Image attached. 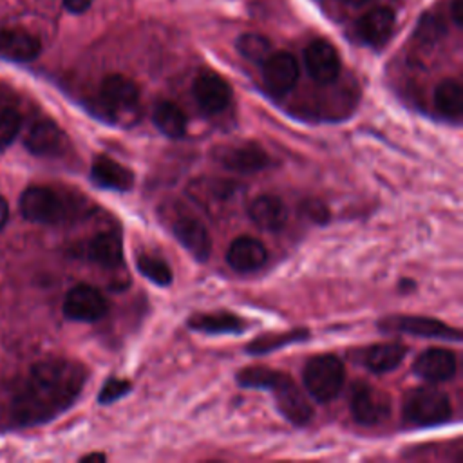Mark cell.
<instances>
[{
    "instance_id": "836d02e7",
    "label": "cell",
    "mask_w": 463,
    "mask_h": 463,
    "mask_svg": "<svg viewBox=\"0 0 463 463\" xmlns=\"http://www.w3.org/2000/svg\"><path fill=\"white\" fill-rule=\"evenodd\" d=\"M302 213L313 222H326L329 219V210L322 201H306L300 204Z\"/></svg>"
},
{
    "instance_id": "1f68e13d",
    "label": "cell",
    "mask_w": 463,
    "mask_h": 463,
    "mask_svg": "<svg viewBox=\"0 0 463 463\" xmlns=\"http://www.w3.org/2000/svg\"><path fill=\"white\" fill-rule=\"evenodd\" d=\"M20 125H22V118L14 109L11 107L0 109V150L7 148L14 141V137L20 132Z\"/></svg>"
},
{
    "instance_id": "d6986e66",
    "label": "cell",
    "mask_w": 463,
    "mask_h": 463,
    "mask_svg": "<svg viewBox=\"0 0 463 463\" xmlns=\"http://www.w3.org/2000/svg\"><path fill=\"white\" fill-rule=\"evenodd\" d=\"M67 137L63 130L49 119H40L31 125L25 136V146L36 156H56L63 152Z\"/></svg>"
},
{
    "instance_id": "44dd1931",
    "label": "cell",
    "mask_w": 463,
    "mask_h": 463,
    "mask_svg": "<svg viewBox=\"0 0 463 463\" xmlns=\"http://www.w3.org/2000/svg\"><path fill=\"white\" fill-rule=\"evenodd\" d=\"M248 215L255 226L266 232H279L288 221V210L275 195L255 197L248 206Z\"/></svg>"
},
{
    "instance_id": "cb8c5ba5",
    "label": "cell",
    "mask_w": 463,
    "mask_h": 463,
    "mask_svg": "<svg viewBox=\"0 0 463 463\" xmlns=\"http://www.w3.org/2000/svg\"><path fill=\"white\" fill-rule=\"evenodd\" d=\"M407 356V347L400 342H387L371 345L364 354V364L373 373H389L396 369Z\"/></svg>"
},
{
    "instance_id": "484cf974",
    "label": "cell",
    "mask_w": 463,
    "mask_h": 463,
    "mask_svg": "<svg viewBox=\"0 0 463 463\" xmlns=\"http://www.w3.org/2000/svg\"><path fill=\"white\" fill-rule=\"evenodd\" d=\"M434 105L439 114L458 119L463 112V89L458 80H443L434 90Z\"/></svg>"
},
{
    "instance_id": "e575fe53",
    "label": "cell",
    "mask_w": 463,
    "mask_h": 463,
    "mask_svg": "<svg viewBox=\"0 0 463 463\" xmlns=\"http://www.w3.org/2000/svg\"><path fill=\"white\" fill-rule=\"evenodd\" d=\"M92 0H63V5L71 13H85L90 7Z\"/></svg>"
},
{
    "instance_id": "ffe728a7",
    "label": "cell",
    "mask_w": 463,
    "mask_h": 463,
    "mask_svg": "<svg viewBox=\"0 0 463 463\" xmlns=\"http://www.w3.org/2000/svg\"><path fill=\"white\" fill-rule=\"evenodd\" d=\"M42 51L40 40L25 29L0 31V56L13 61H31Z\"/></svg>"
},
{
    "instance_id": "7402d4cb",
    "label": "cell",
    "mask_w": 463,
    "mask_h": 463,
    "mask_svg": "<svg viewBox=\"0 0 463 463\" xmlns=\"http://www.w3.org/2000/svg\"><path fill=\"white\" fill-rule=\"evenodd\" d=\"M90 179L107 190L125 192L134 184V174L107 156H98L90 168Z\"/></svg>"
},
{
    "instance_id": "8d00e7d4",
    "label": "cell",
    "mask_w": 463,
    "mask_h": 463,
    "mask_svg": "<svg viewBox=\"0 0 463 463\" xmlns=\"http://www.w3.org/2000/svg\"><path fill=\"white\" fill-rule=\"evenodd\" d=\"M7 219H9V210H7V203H5V199H4V197H0V230H2L4 226H5Z\"/></svg>"
},
{
    "instance_id": "ba28073f",
    "label": "cell",
    "mask_w": 463,
    "mask_h": 463,
    "mask_svg": "<svg viewBox=\"0 0 463 463\" xmlns=\"http://www.w3.org/2000/svg\"><path fill=\"white\" fill-rule=\"evenodd\" d=\"M213 159L230 172L253 174L268 166L269 157L262 146L257 143H237V145H219L212 152Z\"/></svg>"
},
{
    "instance_id": "30bf717a",
    "label": "cell",
    "mask_w": 463,
    "mask_h": 463,
    "mask_svg": "<svg viewBox=\"0 0 463 463\" xmlns=\"http://www.w3.org/2000/svg\"><path fill=\"white\" fill-rule=\"evenodd\" d=\"M391 400L369 383H358L351 394V414L362 425H376L389 416Z\"/></svg>"
},
{
    "instance_id": "5b68a950",
    "label": "cell",
    "mask_w": 463,
    "mask_h": 463,
    "mask_svg": "<svg viewBox=\"0 0 463 463\" xmlns=\"http://www.w3.org/2000/svg\"><path fill=\"white\" fill-rule=\"evenodd\" d=\"M166 221L172 235L181 242V246L199 262H204L212 251V239L204 224L186 210L177 204H172L161 212Z\"/></svg>"
},
{
    "instance_id": "7c38bea8",
    "label": "cell",
    "mask_w": 463,
    "mask_h": 463,
    "mask_svg": "<svg viewBox=\"0 0 463 463\" xmlns=\"http://www.w3.org/2000/svg\"><path fill=\"white\" fill-rule=\"evenodd\" d=\"M239 184L226 179H195L190 184V195L201 208H204L208 213L215 215L221 213L230 203L235 201V195L239 192Z\"/></svg>"
},
{
    "instance_id": "ac0fdd59",
    "label": "cell",
    "mask_w": 463,
    "mask_h": 463,
    "mask_svg": "<svg viewBox=\"0 0 463 463\" xmlns=\"http://www.w3.org/2000/svg\"><path fill=\"white\" fill-rule=\"evenodd\" d=\"M394 13L389 7H376L362 14L356 22L360 40L371 47H382L392 34Z\"/></svg>"
},
{
    "instance_id": "e0dca14e",
    "label": "cell",
    "mask_w": 463,
    "mask_h": 463,
    "mask_svg": "<svg viewBox=\"0 0 463 463\" xmlns=\"http://www.w3.org/2000/svg\"><path fill=\"white\" fill-rule=\"evenodd\" d=\"M268 259V251L260 241L255 237H237L235 241L230 242L226 250V262L241 273H250L264 266Z\"/></svg>"
},
{
    "instance_id": "277c9868",
    "label": "cell",
    "mask_w": 463,
    "mask_h": 463,
    "mask_svg": "<svg viewBox=\"0 0 463 463\" xmlns=\"http://www.w3.org/2000/svg\"><path fill=\"white\" fill-rule=\"evenodd\" d=\"M344 364L335 354H317L302 369V382L317 402H329L338 396L344 385Z\"/></svg>"
},
{
    "instance_id": "74e56055",
    "label": "cell",
    "mask_w": 463,
    "mask_h": 463,
    "mask_svg": "<svg viewBox=\"0 0 463 463\" xmlns=\"http://www.w3.org/2000/svg\"><path fill=\"white\" fill-rule=\"evenodd\" d=\"M342 4H345V5H351V7H362V5H365L369 0H340Z\"/></svg>"
},
{
    "instance_id": "8992f818",
    "label": "cell",
    "mask_w": 463,
    "mask_h": 463,
    "mask_svg": "<svg viewBox=\"0 0 463 463\" xmlns=\"http://www.w3.org/2000/svg\"><path fill=\"white\" fill-rule=\"evenodd\" d=\"M20 212L27 221L54 224L67 217V203L52 188L29 186L20 195Z\"/></svg>"
},
{
    "instance_id": "d590c367",
    "label": "cell",
    "mask_w": 463,
    "mask_h": 463,
    "mask_svg": "<svg viewBox=\"0 0 463 463\" xmlns=\"http://www.w3.org/2000/svg\"><path fill=\"white\" fill-rule=\"evenodd\" d=\"M450 18H452L456 27H461V24H463V0H452Z\"/></svg>"
},
{
    "instance_id": "4fadbf2b",
    "label": "cell",
    "mask_w": 463,
    "mask_h": 463,
    "mask_svg": "<svg viewBox=\"0 0 463 463\" xmlns=\"http://www.w3.org/2000/svg\"><path fill=\"white\" fill-rule=\"evenodd\" d=\"M194 98L199 105V109L206 114H219L222 112L232 99V89L228 81L215 74V72H201L192 87Z\"/></svg>"
},
{
    "instance_id": "5bb4252c",
    "label": "cell",
    "mask_w": 463,
    "mask_h": 463,
    "mask_svg": "<svg viewBox=\"0 0 463 463\" xmlns=\"http://www.w3.org/2000/svg\"><path fill=\"white\" fill-rule=\"evenodd\" d=\"M307 74L318 83H331L340 72V56L327 40H313L304 49Z\"/></svg>"
},
{
    "instance_id": "4dcf8cb0",
    "label": "cell",
    "mask_w": 463,
    "mask_h": 463,
    "mask_svg": "<svg viewBox=\"0 0 463 463\" xmlns=\"http://www.w3.org/2000/svg\"><path fill=\"white\" fill-rule=\"evenodd\" d=\"M447 25L438 13H423L416 24L414 36L423 43H436L445 36Z\"/></svg>"
},
{
    "instance_id": "f1b7e54d",
    "label": "cell",
    "mask_w": 463,
    "mask_h": 463,
    "mask_svg": "<svg viewBox=\"0 0 463 463\" xmlns=\"http://www.w3.org/2000/svg\"><path fill=\"white\" fill-rule=\"evenodd\" d=\"M235 47L239 54L253 63H262L271 54V43L266 36L257 33H244L237 38Z\"/></svg>"
},
{
    "instance_id": "4316f807",
    "label": "cell",
    "mask_w": 463,
    "mask_h": 463,
    "mask_svg": "<svg viewBox=\"0 0 463 463\" xmlns=\"http://www.w3.org/2000/svg\"><path fill=\"white\" fill-rule=\"evenodd\" d=\"M154 125L168 137H181L186 132V116L172 101H161L152 112Z\"/></svg>"
},
{
    "instance_id": "52a82bcc",
    "label": "cell",
    "mask_w": 463,
    "mask_h": 463,
    "mask_svg": "<svg viewBox=\"0 0 463 463\" xmlns=\"http://www.w3.org/2000/svg\"><path fill=\"white\" fill-rule=\"evenodd\" d=\"M378 327L382 331H398L414 336L425 338H439V340H461V333L456 327L447 326L445 322L430 317H414V315H400V317H387L383 318Z\"/></svg>"
},
{
    "instance_id": "f546056e",
    "label": "cell",
    "mask_w": 463,
    "mask_h": 463,
    "mask_svg": "<svg viewBox=\"0 0 463 463\" xmlns=\"http://www.w3.org/2000/svg\"><path fill=\"white\" fill-rule=\"evenodd\" d=\"M139 273L156 286H168L172 282V271L168 264L154 255H139L136 260Z\"/></svg>"
},
{
    "instance_id": "6da1fadb",
    "label": "cell",
    "mask_w": 463,
    "mask_h": 463,
    "mask_svg": "<svg viewBox=\"0 0 463 463\" xmlns=\"http://www.w3.org/2000/svg\"><path fill=\"white\" fill-rule=\"evenodd\" d=\"M87 380L85 367L71 360L36 364L13 400V418L18 425H36L69 409Z\"/></svg>"
},
{
    "instance_id": "603a6c76",
    "label": "cell",
    "mask_w": 463,
    "mask_h": 463,
    "mask_svg": "<svg viewBox=\"0 0 463 463\" xmlns=\"http://www.w3.org/2000/svg\"><path fill=\"white\" fill-rule=\"evenodd\" d=\"M87 255L90 260L101 268H118L123 260V242L119 233L103 232L98 233L87 246Z\"/></svg>"
},
{
    "instance_id": "2e32d148",
    "label": "cell",
    "mask_w": 463,
    "mask_h": 463,
    "mask_svg": "<svg viewBox=\"0 0 463 463\" xmlns=\"http://www.w3.org/2000/svg\"><path fill=\"white\" fill-rule=\"evenodd\" d=\"M456 354L449 349L432 347L423 351L412 364V371L427 382H445L456 373Z\"/></svg>"
},
{
    "instance_id": "83f0119b",
    "label": "cell",
    "mask_w": 463,
    "mask_h": 463,
    "mask_svg": "<svg viewBox=\"0 0 463 463\" xmlns=\"http://www.w3.org/2000/svg\"><path fill=\"white\" fill-rule=\"evenodd\" d=\"M307 338V331L306 329H293V331H286V333H273V335H266V336H259L253 342L248 344L246 351L250 354H264L275 349H280L288 344H295V342H302Z\"/></svg>"
},
{
    "instance_id": "9a60e30c",
    "label": "cell",
    "mask_w": 463,
    "mask_h": 463,
    "mask_svg": "<svg viewBox=\"0 0 463 463\" xmlns=\"http://www.w3.org/2000/svg\"><path fill=\"white\" fill-rule=\"evenodd\" d=\"M103 105L112 112L132 110L139 101L137 85L123 74H109L99 87Z\"/></svg>"
},
{
    "instance_id": "3957f363",
    "label": "cell",
    "mask_w": 463,
    "mask_h": 463,
    "mask_svg": "<svg viewBox=\"0 0 463 463\" xmlns=\"http://www.w3.org/2000/svg\"><path fill=\"white\" fill-rule=\"evenodd\" d=\"M403 420L416 427L441 425L452 416L449 396L436 387H416L411 389L402 405Z\"/></svg>"
},
{
    "instance_id": "9c48e42d",
    "label": "cell",
    "mask_w": 463,
    "mask_h": 463,
    "mask_svg": "<svg viewBox=\"0 0 463 463\" xmlns=\"http://www.w3.org/2000/svg\"><path fill=\"white\" fill-rule=\"evenodd\" d=\"M109 309L105 297L89 284H78L69 289L63 300V315L76 322H96Z\"/></svg>"
},
{
    "instance_id": "d4e9b609",
    "label": "cell",
    "mask_w": 463,
    "mask_h": 463,
    "mask_svg": "<svg viewBox=\"0 0 463 463\" xmlns=\"http://www.w3.org/2000/svg\"><path fill=\"white\" fill-rule=\"evenodd\" d=\"M188 326L206 335H222V333L239 335L241 331H244L246 322L233 313H204V315L192 317L188 320Z\"/></svg>"
},
{
    "instance_id": "7a4b0ae2",
    "label": "cell",
    "mask_w": 463,
    "mask_h": 463,
    "mask_svg": "<svg viewBox=\"0 0 463 463\" xmlns=\"http://www.w3.org/2000/svg\"><path fill=\"white\" fill-rule=\"evenodd\" d=\"M237 382L242 387L271 391L279 412L293 425H306L313 416V409L304 398L302 391L288 374L280 371H273L259 365L246 367L239 371Z\"/></svg>"
},
{
    "instance_id": "8fae6325",
    "label": "cell",
    "mask_w": 463,
    "mask_h": 463,
    "mask_svg": "<svg viewBox=\"0 0 463 463\" xmlns=\"http://www.w3.org/2000/svg\"><path fill=\"white\" fill-rule=\"evenodd\" d=\"M298 63L289 52H271L262 61V80L264 85L275 96L288 94L298 81Z\"/></svg>"
},
{
    "instance_id": "d6a6232c",
    "label": "cell",
    "mask_w": 463,
    "mask_h": 463,
    "mask_svg": "<svg viewBox=\"0 0 463 463\" xmlns=\"http://www.w3.org/2000/svg\"><path fill=\"white\" fill-rule=\"evenodd\" d=\"M130 392V382L127 380H119V378H109L101 391H99V396H98V402L101 405H109L119 398H123L125 394Z\"/></svg>"
},
{
    "instance_id": "f35d334b",
    "label": "cell",
    "mask_w": 463,
    "mask_h": 463,
    "mask_svg": "<svg viewBox=\"0 0 463 463\" xmlns=\"http://www.w3.org/2000/svg\"><path fill=\"white\" fill-rule=\"evenodd\" d=\"M81 459H83V461H92V459L103 461V459H105V456H103V454H87V456H83Z\"/></svg>"
}]
</instances>
